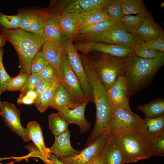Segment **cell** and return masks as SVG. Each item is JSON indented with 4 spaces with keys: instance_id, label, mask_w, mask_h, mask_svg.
I'll return each mask as SVG.
<instances>
[{
    "instance_id": "1f68e13d",
    "label": "cell",
    "mask_w": 164,
    "mask_h": 164,
    "mask_svg": "<svg viewBox=\"0 0 164 164\" xmlns=\"http://www.w3.org/2000/svg\"><path fill=\"white\" fill-rule=\"evenodd\" d=\"M122 0H110L101 10L110 19L119 22L125 15L121 11Z\"/></svg>"
},
{
    "instance_id": "f907efd6",
    "label": "cell",
    "mask_w": 164,
    "mask_h": 164,
    "mask_svg": "<svg viewBox=\"0 0 164 164\" xmlns=\"http://www.w3.org/2000/svg\"><path fill=\"white\" fill-rule=\"evenodd\" d=\"M1 93L0 91V95L1 94ZM2 102L1 101L0 99V115L2 116Z\"/></svg>"
},
{
    "instance_id": "8d00e7d4",
    "label": "cell",
    "mask_w": 164,
    "mask_h": 164,
    "mask_svg": "<svg viewBox=\"0 0 164 164\" xmlns=\"http://www.w3.org/2000/svg\"><path fill=\"white\" fill-rule=\"evenodd\" d=\"M29 75L20 71L17 76L11 77L8 84L7 91H20L24 86Z\"/></svg>"
},
{
    "instance_id": "7dc6e473",
    "label": "cell",
    "mask_w": 164,
    "mask_h": 164,
    "mask_svg": "<svg viewBox=\"0 0 164 164\" xmlns=\"http://www.w3.org/2000/svg\"><path fill=\"white\" fill-rule=\"evenodd\" d=\"M6 40L3 36L0 34V48H2L5 44Z\"/></svg>"
},
{
    "instance_id": "8fae6325",
    "label": "cell",
    "mask_w": 164,
    "mask_h": 164,
    "mask_svg": "<svg viewBox=\"0 0 164 164\" xmlns=\"http://www.w3.org/2000/svg\"><path fill=\"white\" fill-rule=\"evenodd\" d=\"M2 104V117L5 125L24 141L27 142L30 140L26 128L22 126L20 122V110L12 103L3 101Z\"/></svg>"
},
{
    "instance_id": "74e56055",
    "label": "cell",
    "mask_w": 164,
    "mask_h": 164,
    "mask_svg": "<svg viewBox=\"0 0 164 164\" xmlns=\"http://www.w3.org/2000/svg\"><path fill=\"white\" fill-rule=\"evenodd\" d=\"M35 9H20L18 11V14L21 19L20 28L27 31L33 19Z\"/></svg>"
},
{
    "instance_id": "6da1fadb",
    "label": "cell",
    "mask_w": 164,
    "mask_h": 164,
    "mask_svg": "<svg viewBox=\"0 0 164 164\" xmlns=\"http://www.w3.org/2000/svg\"><path fill=\"white\" fill-rule=\"evenodd\" d=\"M123 59V76L126 80L129 98L150 84L164 64V56L144 59L137 56L132 49Z\"/></svg>"
},
{
    "instance_id": "836d02e7",
    "label": "cell",
    "mask_w": 164,
    "mask_h": 164,
    "mask_svg": "<svg viewBox=\"0 0 164 164\" xmlns=\"http://www.w3.org/2000/svg\"><path fill=\"white\" fill-rule=\"evenodd\" d=\"M132 49L137 56L144 59L155 58L164 56V53L150 47L144 41H142Z\"/></svg>"
},
{
    "instance_id": "4dcf8cb0",
    "label": "cell",
    "mask_w": 164,
    "mask_h": 164,
    "mask_svg": "<svg viewBox=\"0 0 164 164\" xmlns=\"http://www.w3.org/2000/svg\"><path fill=\"white\" fill-rule=\"evenodd\" d=\"M48 14L46 11L35 9L33 19L27 32L42 35Z\"/></svg>"
},
{
    "instance_id": "8992f818",
    "label": "cell",
    "mask_w": 164,
    "mask_h": 164,
    "mask_svg": "<svg viewBox=\"0 0 164 164\" xmlns=\"http://www.w3.org/2000/svg\"><path fill=\"white\" fill-rule=\"evenodd\" d=\"M118 142L125 163L136 162L151 156L147 150L144 137L138 132L119 137Z\"/></svg>"
},
{
    "instance_id": "d4e9b609",
    "label": "cell",
    "mask_w": 164,
    "mask_h": 164,
    "mask_svg": "<svg viewBox=\"0 0 164 164\" xmlns=\"http://www.w3.org/2000/svg\"><path fill=\"white\" fill-rule=\"evenodd\" d=\"M138 109L144 114L146 118L159 117L164 115V99H155L147 104L138 106Z\"/></svg>"
},
{
    "instance_id": "7402d4cb",
    "label": "cell",
    "mask_w": 164,
    "mask_h": 164,
    "mask_svg": "<svg viewBox=\"0 0 164 164\" xmlns=\"http://www.w3.org/2000/svg\"><path fill=\"white\" fill-rule=\"evenodd\" d=\"M42 50L48 63L54 67L57 76L59 64L65 52L63 48L46 42Z\"/></svg>"
},
{
    "instance_id": "ffe728a7",
    "label": "cell",
    "mask_w": 164,
    "mask_h": 164,
    "mask_svg": "<svg viewBox=\"0 0 164 164\" xmlns=\"http://www.w3.org/2000/svg\"><path fill=\"white\" fill-rule=\"evenodd\" d=\"M138 132L146 138L164 135V115L155 118L143 119Z\"/></svg>"
},
{
    "instance_id": "60d3db41",
    "label": "cell",
    "mask_w": 164,
    "mask_h": 164,
    "mask_svg": "<svg viewBox=\"0 0 164 164\" xmlns=\"http://www.w3.org/2000/svg\"><path fill=\"white\" fill-rule=\"evenodd\" d=\"M42 79L58 81L57 76L53 67L48 63L38 73Z\"/></svg>"
},
{
    "instance_id": "ee69618b",
    "label": "cell",
    "mask_w": 164,
    "mask_h": 164,
    "mask_svg": "<svg viewBox=\"0 0 164 164\" xmlns=\"http://www.w3.org/2000/svg\"><path fill=\"white\" fill-rule=\"evenodd\" d=\"M34 100L26 96L20 98H18L17 101V103L18 104L31 105L34 104Z\"/></svg>"
},
{
    "instance_id": "277c9868",
    "label": "cell",
    "mask_w": 164,
    "mask_h": 164,
    "mask_svg": "<svg viewBox=\"0 0 164 164\" xmlns=\"http://www.w3.org/2000/svg\"><path fill=\"white\" fill-rule=\"evenodd\" d=\"M78 41H90L112 44L133 49L142 41L135 34L127 32L119 22L98 34L91 36H77Z\"/></svg>"
},
{
    "instance_id": "7c38bea8",
    "label": "cell",
    "mask_w": 164,
    "mask_h": 164,
    "mask_svg": "<svg viewBox=\"0 0 164 164\" xmlns=\"http://www.w3.org/2000/svg\"><path fill=\"white\" fill-rule=\"evenodd\" d=\"M107 92L113 108L122 109L131 114H135L130 107L127 83L123 75L118 77Z\"/></svg>"
},
{
    "instance_id": "bcb514c9",
    "label": "cell",
    "mask_w": 164,
    "mask_h": 164,
    "mask_svg": "<svg viewBox=\"0 0 164 164\" xmlns=\"http://www.w3.org/2000/svg\"><path fill=\"white\" fill-rule=\"evenodd\" d=\"M25 96L35 101L38 96V94L35 90H32L28 92Z\"/></svg>"
},
{
    "instance_id": "d590c367",
    "label": "cell",
    "mask_w": 164,
    "mask_h": 164,
    "mask_svg": "<svg viewBox=\"0 0 164 164\" xmlns=\"http://www.w3.org/2000/svg\"><path fill=\"white\" fill-rule=\"evenodd\" d=\"M42 80V78L38 74L31 73L29 75L24 86L20 91L18 98L24 97L30 91L35 90Z\"/></svg>"
},
{
    "instance_id": "f546056e",
    "label": "cell",
    "mask_w": 164,
    "mask_h": 164,
    "mask_svg": "<svg viewBox=\"0 0 164 164\" xmlns=\"http://www.w3.org/2000/svg\"><path fill=\"white\" fill-rule=\"evenodd\" d=\"M48 120L49 128L55 136L58 135L68 130V123L58 113L50 114Z\"/></svg>"
},
{
    "instance_id": "9a60e30c",
    "label": "cell",
    "mask_w": 164,
    "mask_h": 164,
    "mask_svg": "<svg viewBox=\"0 0 164 164\" xmlns=\"http://www.w3.org/2000/svg\"><path fill=\"white\" fill-rule=\"evenodd\" d=\"M70 132L68 129L64 133L55 136L54 142L49 148L51 154L58 158L73 156L78 154L80 150H76L72 146L70 141Z\"/></svg>"
},
{
    "instance_id": "ab89813d",
    "label": "cell",
    "mask_w": 164,
    "mask_h": 164,
    "mask_svg": "<svg viewBox=\"0 0 164 164\" xmlns=\"http://www.w3.org/2000/svg\"><path fill=\"white\" fill-rule=\"evenodd\" d=\"M4 50L0 48V91L2 93L7 91L8 84L11 77L6 71L3 63Z\"/></svg>"
},
{
    "instance_id": "f6af8a7d",
    "label": "cell",
    "mask_w": 164,
    "mask_h": 164,
    "mask_svg": "<svg viewBox=\"0 0 164 164\" xmlns=\"http://www.w3.org/2000/svg\"><path fill=\"white\" fill-rule=\"evenodd\" d=\"M50 155L51 164H66L59 160L54 155L51 153Z\"/></svg>"
},
{
    "instance_id": "484cf974",
    "label": "cell",
    "mask_w": 164,
    "mask_h": 164,
    "mask_svg": "<svg viewBox=\"0 0 164 164\" xmlns=\"http://www.w3.org/2000/svg\"><path fill=\"white\" fill-rule=\"evenodd\" d=\"M109 19L101 10H92L83 12L79 14L78 30L83 26Z\"/></svg>"
},
{
    "instance_id": "5b68a950",
    "label": "cell",
    "mask_w": 164,
    "mask_h": 164,
    "mask_svg": "<svg viewBox=\"0 0 164 164\" xmlns=\"http://www.w3.org/2000/svg\"><path fill=\"white\" fill-rule=\"evenodd\" d=\"M57 78L60 84L67 91L73 103L80 105L85 102H89L70 67L65 51L59 64Z\"/></svg>"
},
{
    "instance_id": "cb8c5ba5",
    "label": "cell",
    "mask_w": 164,
    "mask_h": 164,
    "mask_svg": "<svg viewBox=\"0 0 164 164\" xmlns=\"http://www.w3.org/2000/svg\"><path fill=\"white\" fill-rule=\"evenodd\" d=\"M73 103L68 92L61 84L57 87L54 92L50 106L72 109L79 106Z\"/></svg>"
},
{
    "instance_id": "e0dca14e",
    "label": "cell",
    "mask_w": 164,
    "mask_h": 164,
    "mask_svg": "<svg viewBox=\"0 0 164 164\" xmlns=\"http://www.w3.org/2000/svg\"><path fill=\"white\" fill-rule=\"evenodd\" d=\"M110 0H73L68 1L61 14H80L89 10H101Z\"/></svg>"
},
{
    "instance_id": "b9f144b4",
    "label": "cell",
    "mask_w": 164,
    "mask_h": 164,
    "mask_svg": "<svg viewBox=\"0 0 164 164\" xmlns=\"http://www.w3.org/2000/svg\"><path fill=\"white\" fill-rule=\"evenodd\" d=\"M145 42L148 46L153 49L164 53V36L154 40Z\"/></svg>"
},
{
    "instance_id": "c3c4849f",
    "label": "cell",
    "mask_w": 164,
    "mask_h": 164,
    "mask_svg": "<svg viewBox=\"0 0 164 164\" xmlns=\"http://www.w3.org/2000/svg\"><path fill=\"white\" fill-rule=\"evenodd\" d=\"M19 158L14 157H4V158H0V162L4 160H5L8 159H19Z\"/></svg>"
},
{
    "instance_id": "816d5d0a",
    "label": "cell",
    "mask_w": 164,
    "mask_h": 164,
    "mask_svg": "<svg viewBox=\"0 0 164 164\" xmlns=\"http://www.w3.org/2000/svg\"><path fill=\"white\" fill-rule=\"evenodd\" d=\"M0 164H2V163H0ZM10 164L9 163H7V164Z\"/></svg>"
},
{
    "instance_id": "44dd1931",
    "label": "cell",
    "mask_w": 164,
    "mask_h": 164,
    "mask_svg": "<svg viewBox=\"0 0 164 164\" xmlns=\"http://www.w3.org/2000/svg\"><path fill=\"white\" fill-rule=\"evenodd\" d=\"M42 36L46 42L63 48L61 30L55 15L49 13Z\"/></svg>"
},
{
    "instance_id": "ba28073f",
    "label": "cell",
    "mask_w": 164,
    "mask_h": 164,
    "mask_svg": "<svg viewBox=\"0 0 164 164\" xmlns=\"http://www.w3.org/2000/svg\"><path fill=\"white\" fill-rule=\"evenodd\" d=\"M143 119L135 114H132L122 109L114 108L108 133L120 137L138 132Z\"/></svg>"
},
{
    "instance_id": "f1b7e54d",
    "label": "cell",
    "mask_w": 164,
    "mask_h": 164,
    "mask_svg": "<svg viewBox=\"0 0 164 164\" xmlns=\"http://www.w3.org/2000/svg\"><path fill=\"white\" fill-rule=\"evenodd\" d=\"M144 138L147 150L151 156H164V135L152 138L144 137Z\"/></svg>"
},
{
    "instance_id": "3957f363",
    "label": "cell",
    "mask_w": 164,
    "mask_h": 164,
    "mask_svg": "<svg viewBox=\"0 0 164 164\" xmlns=\"http://www.w3.org/2000/svg\"><path fill=\"white\" fill-rule=\"evenodd\" d=\"M92 63L94 72L107 90L120 76L123 75V58L102 53L92 60Z\"/></svg>"
},
{
    "instance_id": "4fadbf2b",
    "label": "cell",
    "mask_w": 164,
    "mask_h": 164,
    "mask_svg": "<svg viewBox=\"0 0 164 164\" xmlns=\"http://www.w3.org/2000/svg\"><path fill=\"white\" fill-rule=\"evenodd\" d=\"M88 102L86 101L75 108L70 109L56 107L51 108L58 111V113L68 123L74 124L80 127V132L85 133L90 129L91 123L85 117V111Z\"/></svg>"
},
{
    "instance_id": "ac0fdd59",
    "label": "cell",
    "mask_w": 164,
    "mask_h": 164,
    "mask_svg": "<svg viewBox=\"0 0 164 164\" xmlns=\"http://www.w3.org/2000/svg\"><path fill=\"white\" fill-rule=\"evenodd\" d=\"M27 134L30 140L38 148L43 158V162L46 164H51L49 148L45 144L42 131L39 125L36 121L29 122L26 128Z\"/></svg>"
},
{
    "instance_id": "83f0119b",
    "label": "cell",
    "mask_w": 164,
    "mask_h": 164,
    "mask_svg": "<svg viewBox=\"0 0 164 164\" xmlns=\"http://www.w3.org/2000/svg\"><path fill=\"white\" fill-rule=\"evenodd\" d=\"M60 84L59 81H56L51 87L38 96L34 104L40 113L44 112L50 107L56 88Z\"/></svg>"
},
{
    "instance_id": "30bf717a",
    "label": "cell",
    "mask_w": 164,
    "mask_h": 164,
    "mask_svg": "<svg viewBox=\"0 0 164 164\" xmlns=\"http://www.w3.org/2000/svg\"><path fill=\"white\" fill-rule=\"evenodd\" d=\"M74 45L77 51L84 55L96 51L121 58L127 56L132 49L127 46L90 41H77Z\"/></svg>"
},
{
    "instance_id": "52a82bcc",
    "label": "cell",
    "mask_w": 164,
    "mask_h": 164,
    "mask_svg": "<svg viewBox=\"0 0 164 164\" xmlns=\"http://www.w3.org/2000/svg\"><path fill=\"white\" fill-rule=\"evenodd\" d=\"M61 43L71 68L78 78L82 91L89 101L94 102V96L91 86L87 79L80 54L74 44L62 36Z\"/></svg>"
},
{
    "instance_id": "4316f807",
    "label": "cell",
    "mask_w": 164,
    "mask_h": 164,
    "mask_svg": "<svg viewBox=\"0 0 164 164\" xmlns=\"http://www.w3.org/2000/svg\"><path fill=\"white\" fill-rule=\"evenodd\" d=\"M148 13L146 10L135 16L125 15L119 22L127 32L134 34L142 24Z\"/></svg>"
},
{
    "instance_id": "7a4b0ae2",
    "label": "cell",
    "mask_w": 164,
    "mask_h": 164,
    "mask_svg": "<svg viewBox=\"0 0 164 164\" xmlns=\"http://www.w3.org/2000/svg\"><path fill=\"white\" fill-rule=\"evenodd\" d=\"M1 34L9 41L17 52L20 71L31 74L32 60L41 51L46 41L41 35L26 31L19 28L9 29L0 26Z\"/></svg>"
},
{
    "instance_id": "603a6c76",
    "label": "cell",
    "mask_w": 164,
    "mask_h": 164,
    "mask_svg": "<svg viewBox=\"0 0 164 164\" xmlns=\"http://www.w3.org/2000/svg\"><path fill=\"white\" fill-rule=\"evenodd\" d=\"M118 22L114 19H109L83 26L78 30L77 36H91L98 34Z\"/></svg>"
},
{
    "instance_id": "9c48e42d",
    "label": "cell",
    "mask_w": 164,
    "mask_h": 164,
    "mask_svg": "<svg viewBox=\"0 0 164 164\" xmlns=\"http://www.w3.org/2000/svg\"><path fill=\"white\" fill-rule=\"evenodd\" d=\"M107 138L108 134L101 135L77 155L58 159L66 164H91L99 159L101 151Z\"/></svg>"
},
{
    "instance_id": "f35d334b",
    "label": "cell",
    "mask_w": 164,
    "mask_h": 164,
    "mask_svg": "<svg viewBox=\"0 0 164 164\" xmlns=\"http://www.w3.org/2000/svg\"><path fill=\"white\" fill-rule=\"evenodd\" d=\"M48 63L43 51H39L32 61L30 67L31 73L38 74Z\"/></svg>"
},
{
    "instance_id": "2e32d148",
    "label": "cell",
    "mask_w": 164,
    "mask_h": 164,
    "mask_svg": "<svg viewBox=\"0 0 164 164\" xmlns=\"http://www.w3.org/2000/svg\"><path fill=\"white\" fill-rule=\"evenodd\" d=\"M135 34L143 41H152L164 36V31L161 26L154 20L151 12L148 15Z\"/></svg>"
},
{
    "instance_id": "681fc988",
    "label": "cell",
    "mask_w": 164,
    "mask_h": 164,
    "mask_svg": "<svg viewBox=\"0 0 164 164\" xmlns=\"http://www.w3.org/2000/svg\"><path fill=\"white\" fill-rule=\"evenodd\" d=\"M91 164H104L101 160L99 158Z\"/></svg>"
},
{
    "instance_id": "7bdbcfd3",
    "label": "cell",
    "mask_w": 164,
    "mask_h": 164,
    "mask_svg": "<svg viewBox=\"0 0 164 164\" xmlns=\"http://www.w3.org/2000/svg\"><path fill=\"white\" fill-rule=\"evenodd\" d=\"M56 81L50 80L42 79L35 90L38 96L51 87Z\"/></svg>"
},
{
    "instance_id": "5bb4252c",
    "label": "cell",
    "mask_w": 164,
    "mask_h": 164,
    "mask_svg": "<svg viewBox=\"0 0 164 164\" xmlns=\"http://www.w3.org/2000/svg\"><path fill=\"white\" fill-rule=\"evenodd\" d=\"M119 137L108 134L107 141L101 149L100 159L104 164H124V160L120 148Z\"/></svg>"
},
{
    "instance_id": "e575fe53",
    "label": "cell",
    "mask_w": 164,
    "mask_h": 164,
    "mask_svg": "<svg viewBox=\"0 0 164 164\" xmlns=\"http://www.w3.org/2000/svg\"><path fill=\"white\" fill-rule=\"evenodd\" d=\"M21 19L18 14L8 15L0 12V26L6 29H15L20 28Z\"/></svg>"
},
{
    "instance_id": "d6986e66",
    "label": "cell",
    "mask_w": 164,
    "mask_h": 164,
    "mask_svg": "<svg viewBox=\"0 0 164 164\" xmlns=\"http://www.w3.org/2000/svg\"><path fill=\"white\" fill-rule=\"evenodd\" d=\"M55 15L60 27L62 36L73 42L77 36L79 14Z\"/></svg>"
},
{
    "instance_id": "d6a6232c",
    "label": "cell",
    "mask_w": 164,
    "mask_h": 164,
    "mask_svg": "<svg viewBox=\"0 0 164 164\" xmlns=\"http://www.w3.org/2000/svg\"><path fill=\"white\" fill-rule=\"evenodd\" d=\"M121 8L124 15H137L147 10L142 0H122Z\"/></svg>"
}]
</instances>
